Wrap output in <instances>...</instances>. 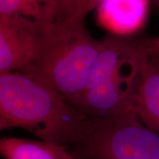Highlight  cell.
Returning a JSON list of instances; mask_svg holds the SVG:
<instances>
[{"mask_svg": "<svg viewBox=\"0 0 159 159\" xmlns=\"http://www.w3.org/2000/svg\"><path fill=\"white\" fill-rule=\"evenodd\" d=\"M158 40H159V37H158Z\"/></svg>", "mask_w": 159, "mask_h": 159, "instance_id": "cell-17", "label": "cell"}, {"mask_svg": "<svg viewBox=\"0 0 159 159\" xmlns=\"http://www.w3.org/2000/svg\"><path fill=\"white\" fill-rule=\"evenodd\" d=\"M51 8L54 11L56 19L69 17L74 0H48Z\"/></svg>", "mask_w": 159, "mask_h": 159, "instance_id": "cell-13", "label": "cell"}, {"mask_svg": "<svg viewBox=\"0 0 159 159\" xmlns=\"http://www.w3.org/2000/svg\"><path fill=\"white\" fill-rule=\"evenodd\" d=\"M96 8L100 27L115 36H127L144 25L149 0H100Z\"/></svg>", "mask_w": 159, "mask_h": 159, "instance_id": "cell-6", "label": "cell"}, {"mask_svg": "<svg viewBox=\"0 0 159 159\" xmlns=\"http://www.w3.org/2000/svg\"><path fill=\"white\" fill-rule=\"evenodd\" d=\"M144 55L152 62L159 66V40L158 38L139 41Z\"/></svg>", "mask_w": 159, "mask_h": 159, "instance_id": "cell-12", "label": "cell"}, {"mask_svg": "<svg viewBox=\"0 0 159 159\" xmlns=\"http://www.w3.org/2000/svg\"><path fill=\"white\" fill-rule=\"evenodd\" d=\"M139 69L134 108L143 124L159 134V66L148 58L138 41Z\"/></svg>", "mask_w": 159, "mask_h": 159, "instance_id": "cell-7", "label": "cell"}, {"mask_svg": "<svg viewBox=\"0 0 159 159\" xmlns=\"http://www.w3.org/2000/svg\"><path fill=\"white\" fill-rule=\"evenodd\" d=\"M21 0H0V16L21 14Z\"/></svg>", "mask_w": 159, "mask_h": 159, "instance_id": "cell-14", "label": "cell"}, {"mask_svg": "<svg viewBox=\"0 0 159 159\" xmlns=\"http://www.w3.org/2000/svg\"><path fill=\"white\" fill-rule=\"evenodd\" d=\"M69 150L79 159H159V134L143 124L134 111L108 118L87 117Z\"/></svg>", "mask_w": 159, "mask_h": 159, "instance_id": "cell-3", "label": "cell"}, {"mask_svg": "<svg viewBox=\"0 0 159 159\" xmlns=\"http://www.w3.org/2000/svg\"><path fill=\"white\" fill-rule=\"evenodd\" d=\"M21 15L42 24L56 19L48 0H21Z\"/></svg>", "mask_w": 159, "mask_h": 159, "instance_id": "cell-10", "label": "cell"}, {"mask_svg": "<svg viewBox=\"0 0 159 159\" xmlns=\"http://www.w3.org/2000/svg\"><path fill=\"white\" fill-rule=\"evenodd\" d=\"M85 20L67 18L40 23L34 54L19 71L48 83L72 106L83 94L91 65L105 44V39L92 37Z\"/></svg>", "mask_w": 159, "mask_h": 159, "instance_id": "cell-2", "label": "cell"}, {"mask_svg": "<svg viewBox=\"0 0 159 159\" xmlns=\"http://www.w3.org/2000/svg\"><path fill=\"white\" fill-rule=\"evenodd\" d=\"M156 5L158 6V8H159V0H158V1H156Z\"/></svg>", "mask_w": 159, "mask_h": 159, "instance_id": "cell-15", "label": "cell"}, {"mask_svg": "<svg viewBox=\"0 0 159 159\" xmlns=\"http://www.w3.org/2000/svg\"><path fill=\"white\" fill-rule=\"evenodd\" d=\"M105 39V44L91 65L83 94L108 80L136 49V41L131 42L117 36Z\"/></svg>", "mask_w": 159, "mask_h": 159, "instance_id": "cell-8", "label": "cell"}, {"mask_svg": "<svg viewBox=\"0 0 159 159\" xmlns=\"http://www.w3.org/2000/svg\"><path fill=\"white\" fill-rule=\"evenodd\" d=\"M40 23L21 14L0 16V74L22 71L34 54Z\"/></svg>", "mask_w": 159, "mask_h": 159, "instance_id": "cell-5", "label": "cell"}, {"mask_svg": "<svg viewBox=\"0 0 159 159\" xmlns=\"http://www.w3.org/2000/svg\"><path fill=\"white\" fill-rule=\"evenodd\" d=\"M0 152L5 159H79L66 146L17 137L2 138Z\"/></svg>", "mask_w": 159, "mask_h": 159, "instance_id": "cell-9", "label": "cell"}, {"mask_svg": "<svg viewBox=\"0 0 159 159\" xmlns=\"http://www.w3.org/2000/svg\"><path fill=\"white\" fill-rule=\"evenodd\" d=\"M154 1H155V2H156V1H157V0H154Z\"/></svg>", "mask_w": 159, "mask_h": 159, "instance_id": "cell-16", "label": "cell"}, {"mask_svg": "<svg viewBox=\"0 0 159 159\" xmlns=\"http://www.w3.org/2000/svg\"><path fill=\"white\" fill-rule=\"evenodd\" d=\"M86 116L54 88L26 73L0 74V129L22 128L40 140L69 149L76 144Z\"/></svg>", "mask_w": 159, "mask_h": 159, "instance_id": "cell-1", "label": "cell"}, {"mask_svg": "<svg viewBox=\"0 0 159 159\" xmlns=\"http://www.w3.org/2000/svg\"><path fill=\"white\" fill-rule=\"evenodd\" d=\"M100 0H74L69 18L85 19L90 11L94 9Z\"/></svg>", "mask_w": 159, "mask_h": 159, "instance_id": "cell-11", "label": "cell"}, {"mask_svg": "<svg viewBox=\"0 0 159 159\" xmlns=\"http://www.w3.org/2000/svg\"><path fill=\"white\" fill-rule=\"evenodd\" d=\"M139 69L138 44L108 80L85 91L73 107L90 118H108L134 111V97Z\"/></svg>", "mask_w": 159, "mask_h": 159, "instance_id": "cell-4", "label": "cell"}]
</instances>
